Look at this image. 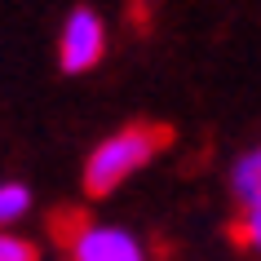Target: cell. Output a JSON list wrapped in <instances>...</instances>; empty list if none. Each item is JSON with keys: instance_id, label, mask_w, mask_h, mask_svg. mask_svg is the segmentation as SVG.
<instances>
[{"instance_id": "obj_1", "label": "cell", "mask_w": 261, "mask_h": 261, "mask_svg": "<svg viewBox=\"0 0 261 261\" xmlns=\"http://www.w3.org/2000/svg\"><path fill=\"white\" fill-rule=\"evenodd\" d=\"M164 146H168V128H151V124H128L120 133L102 138L89 155V164H84V191L93 199L111 195L133 173H142Z\"/></svg>"}, {"instance_id": "obj_2", "label": "cell", "mask_w": 261, "mask_h": 261, "mask_svg": "<svg viewBox=\"0 0 261 261\" xmlns=\"http://www.w3.org/2000/svg\"><path fill=\"white\" fill-rule=\"evenodd\" d=\"M107 54V27H102V18L80 5V9H71L67 22H62V36H58V67L67 71V75H84V71H93Z\"/></svg>"}, {"instance_id": "obj_3", "label": "cell", "mask_w": 261, "mask_h": 261, "mask_svg": "<svg viewBox=\"0 0 261 261\" xmlns=\"http://www.w3.org/2000/svg\"><path fill=\"white\" fill-rule=\"evenodd\" d=\"M71 261H146L138 234H128L124 226H80L71 234Z\"/></svg>"}, {"instance_id": "obj_4", "label": "cell", "mask_w": 261, "mask_h": 261, "mask_svg": "<svg viewBox=\"0 0 261 261\" xmlns=\"http://www.w3.org/2000/svg\"><path fill=\"white\" fill-rule=\"evenodd\" d=\"M230 191H234V199H239L244 208H257L261 204V146H252V151H244L239 160H234Z\"/></svg>"}, {"instance_id": "obj_5", "label": "cell", "mask_w": 261, "mask_h": 261, "mask_svg": "<svg viewBox=\"0 0 261 261\" xmlns=\"http://www.w3.org/2000/svg\"><path fill=\"white\" fill-rule=\"evenodd\" d=\"M27 208H31V186H22V181H0V230H9L14 221H22Z\"/></svg>"}, {"instance_id": "obj_6", "label": "cell", "mask_w": 261, "mask_h": 261, "mask_svg": "<svg viewBox=\"0 0 261 261\" xmlns=\"http://www.w3.org/2000/svg\"><path fill=\"white\" fill-rule=\"evenodd\" d=\"M0 261H40V248L14 230H0Z\"/></svg>"}, {"instance_id": "obj_7", "label": "cell", "mask_w": 261, "mask_h": 261, "mask_svg": "<svg viewBox=\"0 0 261 261\" xmlns=\"http://www.w3.org/2000/svg\"><path fill=\"white\" fill-rule=\"evenodd\" d=\"M239 239L261 257V204L257 208H244V217H239Z\"/></svg>"}]
</instances>
